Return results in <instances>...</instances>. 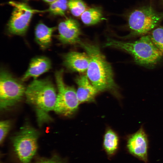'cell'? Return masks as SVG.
I'll return each mask as SVG.
<instances>
[{
    "instance_id": "6da1fadb",
    "label": "cell",
    "mask_w": 163,
    "mask_h": 163,
    "mask_svg": "<svg viewBox=\"0 0 163 163\" xmlns=\"http://www.w3.org/2000/svg\"><path fill=\"white\" fill-rule=\"evenodd\" d=\"M89 58L87 70L88 79L98 92L113 91L116 94L117 87L114 81L111 66L98 47L80 41L78 43Z\"/></svg>"
},
{
    "instance_id": "7a4b0ae2",
    "label": "cell",
    "mask_w": 163,
    "mask_h": 163,
    "mask_svg": "<svg viewBox=\"0 0 163 163\" xmlns=\"http://www.w3.org/2000/svg\"><path fill=\"white\" fill-rule=\"evenodd\" d=\"M26 101L34 109L39 124L50 121L49 112L54 110L57 98L55 88L48 78L34 79L26 88Z\"/></svg>"
},
{
    "instance_id": "3957f363",
    "label": "cell",
    "mask_w": 163,
    "mask_h": 163,
    "mask_svg": "<svg viewBox=\"0 0 163 163\" xmlns=\"http://www.w3.org/2000/svg\"><path fill=\"white\" fill-rule=\"evenodd\" d=\"M104 46L117 49L132 55L138 64L145 66L154 65L163 54L152 41L149 35L142 37L133 42H125L108 39Z\"/></svg>"
},
{
    "instance_id": "277c9868",
    "label": "cell",
    "mask_w": 163,
    "mask_h": 163,
    "mask_svg": "<svg viewBox=\"0 0 163 163\" xmlns=\"http://www.w3.org/2000/svg\"><path fill=\"white\" fill-rule=\"evenodd\" d=\"M163 19V12H157L151 6L136 9L129 14L128 18L131 34H145L154 29Z\"/></svg>"
},
{
    "instance_id": "5b68a950",
    "label": "cell",
    "mask_w": 163,
    "mask_h": 163,
    "mask_svg": "<svg viewBox=\"0 0 163 163\" xmlns=\"http://www.w3.org/2000/svg\"><path fill=\"white\" fill-rule=\"evenodd\" d=\"M22 81L14 78L7 70L1 69L0 109L3 110L14 105L25 94L26 88Z\"/></svg>"
},
{
    "instance_id": "8992f818",
    "label": "cell",
    "mask_w": 163,
    "mask_h": 163,
    "mask_svg": "<svg viewBox=\"0 0 163 163\" xmlns=\"http://www.w3.org/2000/svg\"><path fill=\"white\" fill-rule=\"evenodd\" d=\"M39 133L25 125L12 139L14 151L21 163H30L37 149Z\"/></svg>"
},
{
    "instance_id": "52a82bcc",
    "label": "cell",
    "mask_w": 163,
    "mask_h": 163,
    "mask_svg": "<svg viewBox=\"0 0 163 163\" xmlns=\"http://www.w3.org/2000/svg\"><path fill=\"white\" fill-rule=\"evenodd\" d=\"M63 72L61 69L55 73L58 92L54 110L58 114L70 116L77 110L80 103L74 88L64 83Z\"/></svg>"
},
{
    "instance_id": "ba28073f",
    "label": "cell",
    "mask_w": 163,
    "mask_h": 163,
    "mask_svg": "<svg viewBox=\"0 0 163 163\" xmlns=\"http://www.w3.org/2000/svg\"><path fill=\"white\" fill-rule=\"evenodd\" d=\"M9 3L13 7L11 15L7 25L8 31L11 34L24 35L28 29L33 14L40 11L32 9L27 4L14 1Z\"/></svg>"
},
{
    "instance_id": "9c48e42d",
    "label": "cell",
    "mask_w": 163,
    "mask_h": 163,
    "mask_svg": "<svg viewBox=\"0 0 163 163\" xmlns=\"http://www.w3.org/2000/svg\"><path fill=\"white\" fill-rule=\"evenodd\" d=\"M148 146L147 135L142 126L128 138L127 147L129 152L145 162L147 160Z\"/></svg>"
},
{
    "instance_id": "30bf717a",
    "label": "cell",
    "mask_w": 163,
    "mask_h": 163,
    "mask_svg": "<svg viewBox=\"0 0 163 163\" xmlns=\"http://www.w3.org/2000/svg\"><path fill=\"white\" fill-rule=\"evenodd\" d=\"M58 39L63 44H78L81 40L79 24L71 18L60 22L59 24Z\"/></svg>"
},
{
    "instance_id": "8fae6325",
    "label": "cell",
    "mask_w": 163,
    "mask_h": 163,
    "mask_svg": "<svg viewBox=\"0 0 163 163\" xmlns=\"http://www.w3.org/2000/svg\"><path fill=\"white\" fill-rule=\"evenodd\" d=\"M75 51L70 52L63 57V64L69 70L82 72L87 70L89 58L86 53Z\"/></svg>"
},
{
    "instance_id": "7c38bea8",
    "label": "cell",
    "mask_w": 163,
    "mask_h": 163,
    "mask_svg": "<svg viewBox=\"0 0 163 163\" xmlns=\"http://www.w3.org/2000/svg\"><path fill=\"white\" fill-rule=\"evenodd\" d=\"M51 63L50 59L44 56H39L32 59L28 68L21 79L22 81L30 78L34 79L42 74L48 71L51 68Z\"/></svg>"
},
{
    "instance_id": "4fadbf2b",
    "label": "cell",
    "mask_w": 163,
    "mask_h": 163,
    "mask_svg": "<svg viewBox=\"0 0 163 163\" xmlns=\"http://www.w3.org/2000/svg\"><path fill=\"white\" fill-rule=\"evenodd\" d=\"M75 81L78 86L76 94L79 103L94 101L98 91L91 83L87 75L77 76Z\"/></svg>"
},
{
    "instance_id": "5bb4252c",
    "label": "cell",
    "mask_w": 163,
    "mask_h": 163,
    "mask_svg": "<svg viewBox=\"0 0 163 163\" xmlns=\"http://www.w3.org/2000/svg\"><path fill=\"white\" fill-rule=\"evenodd\" d=\"M55 27H49L40 23L36 27L35 30V40L40 48L46 49L50 46L52 37Z\"/></svg>"
},
{
    "instance_id": "9a60e30c",
    "label": "cell",
    "mask_w": 163,
    "mask_h": 163,
    "mask_svg": "<svg viewBox=\"0 0 163 163\" xmlns=\"http://www.w3.org/2000/svg\"><path fill=\"white\" fill-rule=\"evenodd\" d=\"M80 16L83 23L88 26L96 24L103 19L101 10L98 7L91 8L86 9Z\"/></svg>"
},
{
    "instance_id": "2e32d148",
    "label": "cell",
    "mask_w": 163,
    "mask_h": 163,
    "mask_svg": "<svg viewBox=\"0 0 163 163\" xmlns=\"http://www.w3.org/2000/svg\"><path fill=\"white\" fill-rule=\"evenodd\" d=\"M118 142L119 138L117 134L111 129L107 130L104 136L103 145L108 155H113L115 152Z\"/></svg>"
},
{
    "instance_id": "e0dca14e",
    "label": "cell",
    "mask_w": 163,
    "mask_h": 163,
    "mask_svg": "<svg viewBox=\"0 0 163 163\" xmlns=\"http://www.w3.org/2000/svg\"><path fill=\"white\" fill-rule=\"evenodd\" d=\"M50 4L49 8L46 11L54 15H64L68 7L67 0H55Z\"/></svg>"
},
{
    "instance_id": "ac0fdd59",
    "label": "cell",
    "mask_w": 163,
    "mask_h": 163,
    "mask_svg": "<svg viewBox=\"0 0 163 163\" xmlns=\"http://www.w3.org/2000/svg\"><path fill=\"white\" fill-rule=\"evenodd\" d=\"M68 6L72 14L74 16H81L86 10V6L82 0H68Z\"/></svg>"
},
{
    "instance_id": "d6986e66",
    "label": "cell",
    "mask_w": 163,
    "mask_h": 163,
    "mask_svg": "<svg viewBox=\"0 0 163 163\" xmlns=\"http://www.w3.org/2000/svg\"><path fill=\"white\" fill-rule=\"evenodd\" d=\"M149 36L154 44L163 54V26L153 30Z\"/></svg>"
},
{
    "instance_id": "ffe728a7",
    "label": "cell",
    "mask_w": 163,
    "mask_h": 163,
    "mask_svg": "<svg viewBox=\"0 0 163 163\" xmlns=\"http://www.w3.org/2000/svg\"><path fill=\"white\" fill-rule=\"evenodd\" d=\"M11 126L10 121L8 120L1 121L0 123V142L2 143L9 130Z\"/></svg>"
},
{
    "instance_id": "44dd1931",
    "label": "cell",
    "mask_w": 163,
    "mask_h": 163,
    "mask_svg": "<svg viewBox=\"0 0 163 163\" xmlns=\"http://www.w3.org/2000/svg\"><path fill=\"white\" fill-rule=\"evenodd\" d=\"M36 163H62L55 157L49 158H43L39 160Z\"/></svg>"
},
{
    "instance_id": "7402d4cb",
    "label": "cell",
    "mask_w": 163,
    "mask_h": 163,
    "mask_svg": "<svg viewBox=\"0 0 163 163\" xmlns=\"http://www.w3.org/2000/svg\"><path fill=\"white\" fill-rule=\"evenodd\" d=\"M45 2L49 3L50 4L54 1L55 0H43Z\"/></svg>"
}]
</instances>
